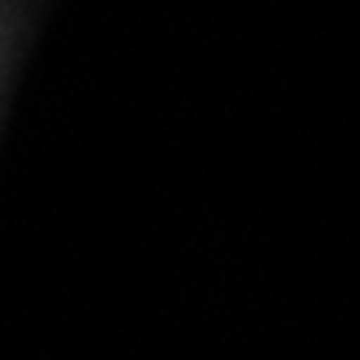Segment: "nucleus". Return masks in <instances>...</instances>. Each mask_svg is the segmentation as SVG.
I'll return each mask as SVG.
<instances>
[{
    "label": "nucleus",
    "mask_w": 360,
    "mask_h": 360,
    "mask_svg": "<svg viewBox=\"0 0 360 360\" xmlns=\"http://www.w3.org/2000/svg\"><path fill=\"white\" fill-rule=\"evenodd\" d=\"M18 31H22V0H0V96H5V79L13 65Z\"/></svg>",
    "instance_id": "nucleus-1"
}]
</instances>
